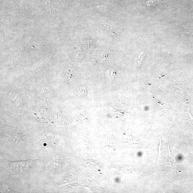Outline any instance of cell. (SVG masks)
<instances>
[{
	"label": "cell",
	"instance_id": "obj_1",
	"mask_svg": "<svg viewBox=\"0 0 193 193\" xmlns=\"http://www.w3.org/2000/svg\"><path fill=\"white\" fill-rule=\"evenodd\" d=\"M8 161L11 173L15 175L26 174L30 171L33 169L36 162L35 160H30L13 162Z\"/></svg>",
	"mask_w": 193,
	"mask_h": 193
},
{
	"label": "cell",
	"instance_id": "obj_2",
	"mask_svg": "<svg viewBox=\"0 0 193 193\" xmlns=\"http://www.w3.org/2000/svg\"><path fill=\"white\" fill-rule=\"evenodd\" d=\"M116 72L112 69L107 70L105 72L106 78L109 82H112L115 76Z\"/></svg>",
	"mask_w": 193,
	"mask_h": 193
}]
</instances>
